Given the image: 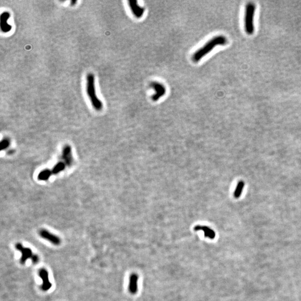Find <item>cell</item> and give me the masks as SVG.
I'll return each mask as SVG.
<instances>
[{
  "instance_id": "cell-1",
  "label": "cell",
  "mask_w": 301,
  "mask_h": 301,
  "mask_svg": "<svg viewBox=\"0 0 301 301\" xmlns=\"http://www.w3.org/2000/svg\"><path fill=\"white\" fill-rule=\"evenodd\" d=\"M228 43L226 38L223 35H218L212 38L208 41L203 46L195 52L193 55V60L195 62H198L201 60L203 57L212 52L215 47L220 45H225Z\"/></svg>"
},
{
  "instance_id": "cell-2",
  "label": "cell",
  "mask_w": 301,
  "mask_h": 301,
  "mask_svg": "<svg viewBox=\"0 0 301 301\" xmlns=\"http://www.w3.org/2000/svg\"><path fill=\"white\" fill-rule=\"evenodd\" d=\"M87 95L89 99L91 104L94 109L99 111L103 108L102 102L98 98L95 90V76L92 73H88L87 75Z\"/></svg>"
},
{
  "instance_id": "cell-3",
  "label": "cell",
  "mask_w": 301,
  "mask_h": 301,
  "mask_svg": "<svg viewBox=\"0 0 301 301\" xmlns=\"http://www.w3.org/2000/svg\"><path fill=\"white\" fill-rule=\"evenodd\" d=\"M256 11V5L254 3H247L245 8L244 14V30L248 35H251L255 31L254 16Z\"/></svg>"
},
{
  "instance_id": "cell-4",
  "label": "cell",
  "mask_w": 301,
  "mask_h": 301,
  "mask_svg": "<svg viewBox=\"0 0 301 301\" xmlns=\"http://www.w3.org/2000/svg\"><path fill=\"white\" fill-rule=\"evenodd\" d=\"M151 86L155 91V94L152 97L153 101H157L165 94L166 89L165 85L162 83L157 81H153L151 84Z\"/></svg>"
},
{
  "instance_id": "cell-5",
  "label": "cell",
  "mask_w": 301,
  "mask_h": 301,
  "mask_svg": "<svg viewBox=\"0 0 301 301\" xmlns=\"http://www.w3.org/2000/svg\"><path fill=\"white\" fill-rule=\"evenodd\" d=\"M39 235L43 239L50 242L52 244L59 245L61 243V239L59 236L54 235L46 229H41L39 231Z\"/></svg>"
},
{
  "instance_id": "cell-6",
  "label": "cell",
  "mask_w": 301,
  "mask_h": 301,
  "mask_svg": "<svg viewBox=\"0 0 301 301\" xmlns=\"http://www.w3.org/2000/svg\"><path fill=\"white\" fill-rule=\"evenodd\" d=\"M39 276L43 280V284L41 286L43 291H48L52 287V284L49 280V273L46 269L41 268L39 271Z\"/></svg>"
},
{
  "instance_id": "cell-7",
  "label": "cell",
  "mask_w": 301,
  "mask_h": 301,
  "mask_svg": "<svg viewBox=\"0 0 301 301\" xmlns=\"http://www.w3.org/2000/svg\"><path fill=\"white\" fill-rule=\"evenodd\" d=\"M15 248L21 253L22 255L20 259V263H21L22 264H24L26 261H27L29 258L31 259L33 257V252L31 249L29 248H25L20 243H18L15 245Z\"/></svg>"
},
{
  "instance_id": "cell-8",
  "label": "cell",
  "mask_w": 301,
  "mask_h": 301,
  "mask_svg": "<svg viewBox=\"0 0 301 301\" xmlns=\"http://www.w3.org/2000/svg\"><path fill=\"white\" fill-rule=\"evenodd\" d=\"M10 17V14L7 11L3 12L0 16V27L2 33H7L12 29V26L7 23Z\"/></svg>"
},
{
  "instance_id": "cell-9",
  "label": "cell",
  "mask_w": 301,
  "mask_h": 301,
  "mask_svg": "<svg viewBox=\"0 0 301 301\" xmlns=\"http://www.w3.org/2000/svg\"><path fill=\"white\" fill-rule=\"evenodd\" d=\"M62 157L67 166L70 167L72 165L73 162V158L72 155V149L70 145L66 144L63 147Z\"/></svg>"
},
{
  "instance_id": "cell-10",
  "label": "cell",
  "mask_w": 301,
  "mask_h": 301,
  "mask_svg": "<svg viewBox=\"0 0 301 301\" xmlns=\"http://www.w3.org/2000/svg\"><path fill=\"white\" fill-rule=\"evenodd\" d=\"M129 6L130 8L131 11L132 12L135 16L137 18H141L144 15V7L139 5L137 1H128Z\"/></svg>"
},
{
  "instance_id": "cell-11",
  "label": "cell",
  "mask_w": 301,
  "mask_h": 301,
  "mask_svg": "<svg viewBox=\"0 0 301 301\" xmlns=\"http://www.w3.org/2000/svg\"><path fill=\"white\" fill-rule=\"evenodd\" d=\"M139 276L136 273L130 274L129 280L128 290L132 294H135L138 291Z\"/></svg>"
},
{
  "instance_id": "cell-12",
  "label": "cell",
  "mask_w": 301,
  "mask_h": 301,
  "mask_svg": "<svg viewBox=\"0 0 301 301\" xmlns=\"http://www.w3.org/2000/svg\"><path fill=\"white\" fill-rule=\"evenodd\" d=\"M195 231H203L204 235L206 238H209V239H214L215 238V233L214 231L212 230L211 228L206 226H202V225H197L194 227Z\"/></svg>"
},
{
  "instance_id": "cell-13",
  "label": "cell",
  "mask_w": 301,
  "mask_h": 301,
  "mask_svg": "<svg viewBox=\"0 0 301 301\" xmlns=\"http://www.w3.org/2000/svg\"><path fill=\"white\" fill-rule=\"evenodd\" d=\"M52 173V171L49 169H44L41 171L38 176V179L39 181H47L50 179Z\"/></svg>"
},
{
  "instance_id": "cell-14",
  "label": "cell",
  "mask_w": 301,
  "mask_h": 301,
  "mask_svg": "<svg viewBox=\"0 0 301 301\" xmlns=\"http://www.w3.org/2000/svg\"><path fill=\"white\" fill-rule=\"evenodd\" d=\"M66 165L63 162H59L56 165H55L53 168H52V175H57L59 174L62 171L65 170Z\"/></svg>"
},
{
  "instance_id": "cell-15",
  "label": "cell",
  "mask_w": 301,
  "mask_h": 301,
  "mask_svg": "<svg viewBox=\"0 0 301 301\" xmlns=\"http://www.w3.org/2000/svg\"><path fill=\"white\" fill-rule=\"evenodd\" d=\"M244 182L243 181H240L237 185L235 190L234 191V196L235 198H240L244 189Z\"/></svg>"
},
{
  "instance_id": "cell-16",
  "label": "cell",
  "mask_w": 301,
  "mask_h": 301,
  "mask_svg": "<svg viewBox=\"0 0 301 301\" xmlns=\"http://www.w3.org/2000/svg\"><path fill=\"white\" fill-rule=\"evenodd\" d=\"M10 145V141L8 139H2L1 144H0V147H1V151H3L5 149H7L8 146Z\"/></svg>"
},
{
  "instance_id": "cell-17",
  "label": "cell",
  "mask_w": 301,
  "mask_h": 301,
  "mask_svg": "<svg viewBox=\"0 0 301 301\" xmlns=\"http://www.w3.org/2000/svg\"><path fill=\"white\" fill-rule=\"evenodd\" d=\"M31 261L33 262V263L34 264H36L38 263L39 261V258L38 255H36V254H33V257L31 258Z\"/></svg>"
},
{
  "instance_id": "cell-18",
  "label": "cell",
  "mask_w": 301,
  "mask_h": 301,
  "mask_svg": "<svg viewBox=\"0 0 301 301\" xmlns=\"http://www.w3.org/2000/svg\"><path fill=\"white\" fill-rule=\"evenodd\" d=\"M73 3H76V1H71V5H73Z\"/></svg>"
}]
</instances>
